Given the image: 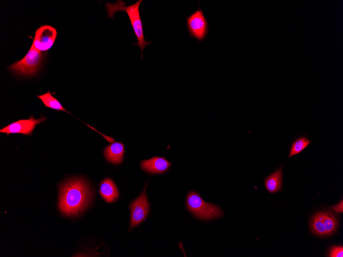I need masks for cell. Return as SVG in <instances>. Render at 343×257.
Here are the masks:
<instances>
[{
    "label": "cell",
    "instance_id": "8fae6325",
    "mask_svg": "<svg viewBox=\"0 0 343 257\" xmlns=\"http://www.w3.org/2000/svg\"><path fill=\"white\" fill-rule=\"evenodd\" d=\"M104 153L106 159L109 163L112 164H120L123 159L124 144L121 142H114L105 148Z\"/></svg>",
    "mask_w": 343,
    "mask_h": 257
},
{
    "label": "cell",
    "instance_id": "3957f363",
    "mask_svg": "<svg viewBox=\"0 0 343 257\" xmlns=\"http://www.w3.org/2000/svg\"><path fill=\"white\" fill-rule=\"evenodd\" d=\"M45 54L32 46L21 60L16 62L8 67V69L15 73L25 76L35 75L41 68Z\"/></svg>",
    "mask_w": 343,
    "mask_h": 257
},
{
    "label": "cell",
    "instance_id": "5bb4252c",
    "mask_svg": "<svg viewBox=\"0 0 343 257\" xmlns=\"http://www.w3.org/2000/svg\"><path fill=\"white\" fill-rule=\"evenodd\" d=\"M53 94H54V93H52L48 91L46 93L37 95V96L42 100L46 107L56 110H61L69 113L63 107L59 101L52 95Z\"/></svg>",
    "mask_w": 343,
    "mask_h": 257
},
{
    "label": "cell",
    "instance_id": "e0dca14e",
    "mask_svg": "<svg viewBox=\"0 0 343 257\" xmlns=\"http://www.w3.org/2000/svg\"><path fill=\"white\" fill-rule=\"evenodd\" d=\"M337 213H342L343 212V201L342 200L337 204L332 206L330 208Z\"/></svg>",
    "mask_w": 343,
    "mask_h": 257
},
{
    "label": "cell",
    "instance_id": "52a82bcc",
    "mask_svg": "<svg viewBox=\"0 0 343 257\" xmlns=\"http://www.w3.org/2000/svg\"><path fill=\"white\" fill-rule=\"evenodd\" d=\"M147 185V183L140 195L132 201L129 206L130 224L129 231L138 226L148 215L149 204L146 193Z\"/></svg>",
    "mask_w": 343,
    "mask_h": 257
},
{
    "label": "cell",
    "instance_id": "6da1fadb",
    "mask_svg": "<svg viewBox=\"0 0 343 257\" xmlns=\"http://www.w3.org/2000/svg\"><path fill=\"white\" fill-rule=\"evenodd\" d=\"M59 194V209L69 216L82 213L89 206L92 196L90 185L82 177L71 179L62 184Z\"/></svg>",
    "mask_w": 343,
    "mask_h": 257
},
{
    "label": "cell",
    "instance_id": "277c9868",
    "mask_svg": "<svg viewBox=\"0 0 343 257\" xmlns=\"http://www.w3.org/2000/svg\"><path fill=\"white\" fill-rule=\"evenodd\" d=\"M186 206L194 215L202 220H210L219 218L223 214L218 206L204 202L200 195L195 191H190L188 193Z\"/></svg>",
    "mask_w": 343,
    "mask_h": 257
},
{
    "label": "cell",
    "instance_id": "9a60e30c",
    "mask_svg": "<svg viewBox=\"0 0 343 257\" xmlns=\"http://www.w3.org/2000/svg\"><path fill=\"white\" fill-rule=\"evenodd\" d=\"M311 142L306 136H302L296 139L291 145L288 158L300 153Z\"/></svg>",
    "mask_w": 343,
    "mask_h": 257
},
{
    "label": "cell",
    "instance_id": "7a4b0ae2",
    "mask_svg": "<svg viewBox=\"0 0 343 257\" xmlns=\"http://www.w3.org/2000/svg\"><path fill=\"white\" fill-rule=\"evenodd\" d=\"M142 0H139L136 3L125 6L126 3L123 1L119 0L114 4L108 2L105 5V8L108 14V17L114 18V14L120 11H125L128 15L130 21L131 27L137 39V42L135 45H138L141 51V58H143V50L146 46L151 44V42L146 41L144 38L143 26L141 19L139 7Z\"/></svg>",
    "mask_w": 343,
    "mask_h": 257
},
{
    "label": "cell",
    "instance_id": "4fadbf2b",
    "mask_svg": "<svg viewBox=\"0 0 343 257\" xmlns=\"http://www.w3.org/2000/svg\"><path fill=\"white\" fill-rule=\"evenodd\" d=\"M283 166L284 164L265 177L264 186L269 192L274 193L281 191L282 185V170Z\"/></svg>",
    "mask_w": 343,
    "mask_h": 257
},
{
    "label": "cell",
    "instance_id": "ba28073f",
    "mask_svg": "<svg viewBox=\"0 0 343 257\" xmlns=\"http://www.w3.org/2000/svg\"><path fill=\"white\" fill-rule=\"evenodd\" d=\"M56 36L55 28L50 25L42 26L35 31L31 46L40 52L46 51L53 45Z\"/></svg>",
    "mask_w": 343,
    "mask_h": 257
},
{
    "label": "cell",
    "instance_id": "9c48e42d",
    "mask_svg": "<svg viewBox=\"0 0 343 257\" xmlns=\"http://www.w3.org/2000/svg\"><path fill=\"white\" fill-rule=\"evenodd\" d=\"M47 120L45 116H42L39 119H34L33 116H30L27 120H20L12 123L5 127L1 129L0 132L10 133H21L25 135H31L36 125L45 122Z\"/></svg>",
    "mask_w": 343,
    "mask_h": 257
},
{
    "label": "cell",
    "instance_id": "8992f818",
    "mask_svg": "<svg viewBox=\"0 0 343 257\" xmlns=\"http://www.w3.org/2000/svg\"><path fill=\"white\" fill-rule=\"evenodd\" d=\"M186 25L190 36L198 41H203L207 36L208 26L201 7L187 17Z\"/></svg>",
    "mask_w": 343,
    "mask_h": 257
},
{
    "label": "cell",
    "instance_id": "2e32d148",
    "mask_svg": "<svg viewBox=\"0 0 343 257\" xmlns=\"http://www.w3.org/2000/svg\"><path fill=\"white\" fill-rule=\"evenodd\" d=\"M330 257H342L343 247L342 246H333L329 251Z\"/></svg>",
    "mask_w": 343,
    "mask_h": 257
},
{
    "label": "cell",
    "instance_id": "7c38bea8",
    "mask_svg": "<svg viewBox=\"0 0 343 257\" xmlns=\"http://www.w3.org/2000/svg\"><path fill=\"white\" fill-rule=\"evenodd\" d=\"M100 193L104 200L108 203L116 201L119 196L118 189L114 182L109 178L102 181L100 186Z\"/></svg>",
    "mask_w": 343,
    "mask_h": 257
},
{
    "label": "cell",
    "instance_id": "5b68a950",
    "mask_svg": "<svg viewBox=\"0 0 343 257\" xmlns=\"http://www.w3.org/2000/svg\"><path fill=\"white\" fill-rule=\"evenodd\" d=\"M338 225L337 218L330 211L316 213L312 218L310 223L311 232L321 237L332 234L336 230Z\"/></svg>",
    "mask_w": 343,
    "mask_h": 257
},
{
    "label": "cell",
    "instance_id": "30bf717a",
    "mask_svg": "<svg viewBox=\"0 0 343 257\" xmlns=\"http://www.w3.org/2000/svg\"><path fill=\"white\" fill-rule=\"evenodd\" d=\"M141 168L150 174H161L167 171L172 163L163 156H154L140 163Z\"/></svg>",
    "mask_w": 343,
    "mask_h": 257
}]
</instances>
